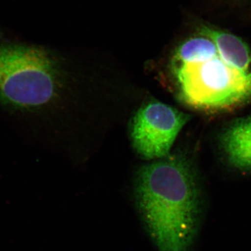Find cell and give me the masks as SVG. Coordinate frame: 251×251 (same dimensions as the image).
<instances>
[{
    "mask_svg": "<svg viewBox=\"0 0 251 251\" xmlns=\"http://www.w3.org/2000/svg\"><path fill=\"white\" fill-rule=\"evenodd\" d=\"M189 115L160 102H150L137 112L130 128L137 152L145 159L168 156Z\"/></svg>",
    "mask_w": 251,
    "mask_h": 251,
    "instance_id": "obj_4",
    "label": "cell"
},
{
    "mask_svg": "<svg viewBox=\"0 0 251 251\" xmlns=\"http://www.w3.org/2000/svg\"><path fill=\"white\" fill-rule=\"evenodd\" d=\"M197 173L183 156L166 157L137 173L135 201L158 251H190L202 214Z\"/></svg>",
    "mask_w": 251,
    "mask_h": 251,
    "instance_id": "obj_1",
    "label": "cell"
},
{
    "mask_svg": "<svg viewBox=\"0 0 251 251\" xmlns=\"http://www.w3.org/2000/svg\"><path fill=\"white\" fill-rule=\"evenodd\" d=\"M201 34L213 41L221 58L230 67L251 75V52L247 44L231 33L208 26L202 27Z\"/></svg>",
    "mask_w": 251,
    "mask_h": 251,
    "instance_id": "obj_6",
    "label": "cell"
},
{
    "mask_svg": "<svg viewBox=\"0 0 251 251\" xmlns=\"http://www.w3.org/2000/svg\"><path fill=\"white\" fill-rule=\"evenodd\" d=\"M59 77L54 59L45 50L20 44H0V100L22 110L50 103Z\"/></svg>",
    "mask_w": 251,
    "mask_h": 251,
    "instance_id": "obj_3",
    "label": "cell"
},
{
    "mask_svg": "<svg viewBox=\"0 0 251 251\" xmlns=\"http://www.w3.org/2000/svg\"><path fill=\"white\" fill-rule=\"evenodd\" d=\"M172 68L179 98L206 112H227L251 102V75H246L218 54L204 60L173 59Z\"/></svg>",
    "mask_w": 251,
    "mask_h": 251,
    "instance_id": "obj_2",
    "label": "cell"
},
{
    "mask_svg": "<svg viewBox=\"0 0 251 251\" xmlns=\"http://www.w3.org/2000/svg\"><path fill=\"white\" fill-rule=\"evenodd\" d=\"M220 143L230 166L251 172V114L229 124L221 133Z\"/></svg>",
    "mask_w": 251,
    "mask_h": 251,
    "instance_id": "obj_5",
    "label": "cell"
}]
</instances>
